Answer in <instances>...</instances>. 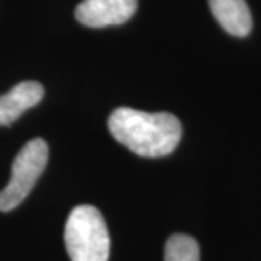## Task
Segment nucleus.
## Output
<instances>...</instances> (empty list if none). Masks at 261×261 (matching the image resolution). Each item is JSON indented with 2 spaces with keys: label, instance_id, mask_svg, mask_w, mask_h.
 Wrapping results in <instances>:
<instances>
[{
  "label": "nucleus",
  "instance_id": "obj_6",
  "mask_svg": "<svg viewBox=\"0 0 261 261\" xmlns=\"http://www.w3.org/2000/svg\"><path fill=\"white\" fill-rule=\"evenodd\" d=\"M218 23L233 37H247L252 29V16L245 0H209Z\"/></svg>",
  "mask_w": 261,
  "mask_h": 261
},
{
  "label": "nucleus",
  "instance_id": "obj_3",
  "mask_svg": "<svg viewBox=\"0 0 261 261\" xmlns=\"http://www.w3.org/2000/svg\"><path fill=\"white\" fill-rule=\"evenodd\" d=\"M48 163V145L42 138L27 142L12 164V177L0 192V211L18 207L29 195Z\"/></svg>",
  "mask_w": 261,
  "mask_h": 261
},
{
  "label": "nucleus",
  "instance_id": "obj_5",
  "mask_svg": "<svg viewBox=\"0 0 261 261\" xmlns=\"http://www.w3.org/2000/svg\"><path fill=\"white\" fill-rule=\"evenodd\" d=\"M44 93V86L32 80L13 86L0 96V126H10L25 111L41 102Z\"/></svg>",
  "mask_w": 261,
  "mask_h": 261
},
{
  "label": "nucleus",
  "instance_id": "obj_4",
  "mask_svg": "<svg viewBox=\"0 0 261 261\" xmlns=\"http://www.w3.org/2000/svg\"><path fill=\"white\" fill-rule=\"evenodd\" d=\"M138 0H83L75 9V19L89 28H105L128 22Z\"/></svg>",
  "mask_w": 261,
  "mask_h": 261
},
{
  "label": "nucleus",
  "instance_id": "obj_2",
  "mask_svg": "<svg viewBox=\"0 0 261 261\" xmlns=\"http://www.w3.org/2000/svg\"><path fill=\"white\" fill-rule=\"evenodd\" d=\"M64 241L71 261H108L111 238L97 207L80 205L71 211L65 224Z\"/></svg>",
  "mask_w": 261,
  "mask_h": 261
},
{
  "label": "nucleus",
  "instance_id": "obj_1",
  "mask_svg": "<svg viewBox=\"0 0 261 261\" xmlns=\"http://www.w3.org/2000/svg\"><path fill=\"white\" fill-rule=\"evenodd\" d=\"M113 138L140 157H166L181 140V122L167 112L149 113L132 108L115 109L108 121Z\"/></svg>",
  "mask_w": 261,
  "mask_h": 261
},
{
  "label": "nucleus",
  "instance_id": "obj_7",
  "mask_svg": "<svg viewBox=\"0 0 261 261\" xmlns=\"http://www.w3.org/2000/svg\"><path fill=\"white\" fill-rule=\"evenodd\" d=\"M164 261H200V250L195 238L174 233L166 243Z\"/></svg>",
  "mask_w": 261,
  "mask_h": 261
}]
</instances>
